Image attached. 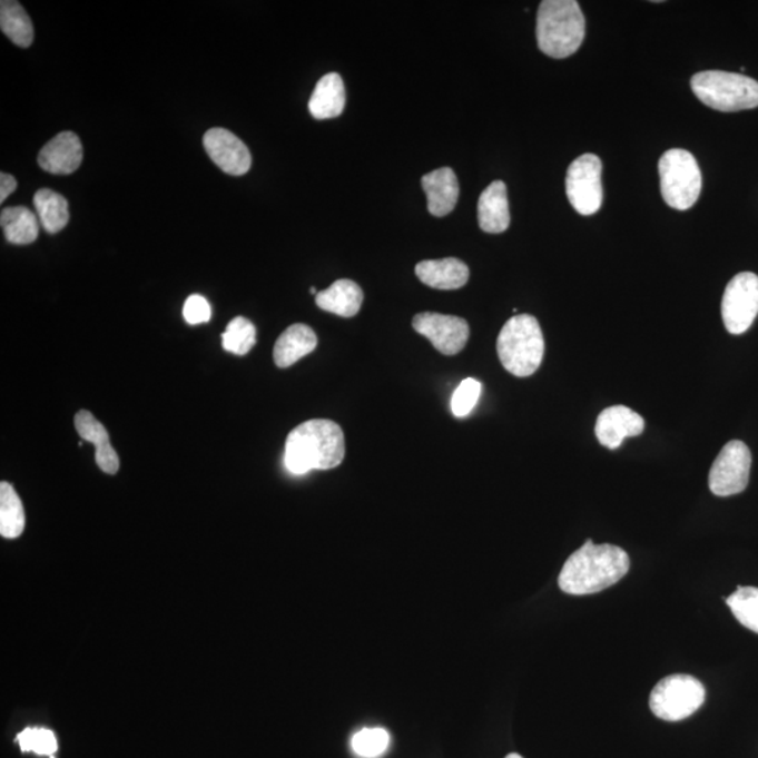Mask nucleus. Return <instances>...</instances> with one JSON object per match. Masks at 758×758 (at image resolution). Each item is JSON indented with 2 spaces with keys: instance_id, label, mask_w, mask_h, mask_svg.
<instances>
[{
  "instance_id": "1",
  "label": "nucleus",
  "mask_w": 758,
  "mask_h": 758,
  "mask_svg": "<svg viewBox=\"0 0 758 758\" xmlns=\"http://www.w3.org/2000/svg\"><path fill=\"white\" fill-rule=\"evenodd\" d=\"M629 567L631 562L622 548L595 545L588 540L564 562L558 579L559 589L572 595L600 593L620 582Z\"/></svg>"
},
{
  "instance_id": "2",
  "label": "nucleus",
  "mask_w": 758,
  "mask_h": 758,
  "mask_svg": "<svg viewBox=\"0 0 758 758\" xmlns=\"http://www.w3.org/2000/svg\"><path fill=\"white\" fill-rule=\"evenodd\" d=\"M344 455L346 445L342 427L325 419H314L288 434L284 462L294 475H304L312 470H333L342 464Z\"/></svg>"
},
{
  "instance_id": "3",
  "label": "nucleus",
  "mask_w": 758,
  "mask_h": 758,
  "mask_svg": "<svg viewBox=\"0 0 758 758\" xmlns=\"http://www.w3.org/2000/svg\"><path fill=\"white\" fill-rule=\"evenodd\" d=\"M585 21L577 0H544L536 18V41L545 56H573L582 46Z\"/></svg>"
},
{
  "instance_id": "4",
  "label": "nucleus",
  "mask_w": 758,
  "mask_h": 758,
  "mask_svg": "<svg viewBox=\"0 0 758 758\" xmlns=\"http://www.w3.org/2000/svg\"><path fill=\"white\" fill-rule=\"evenodd\" d=\"M545 341L539 321L531 315H515L505 322L498 337L500 363L510 374L525 378L540 368Z\"/></svg>"
},
{
  "instance_id": "5",
  "label": "nucleus",
  "mask_w": 758,
  "mask_h": 758,
  "mask_svg": "<svg viewBox=\"0 0 758 758\" xmlns=\"http://www.w3.org/2000/svg\"><path fill=\"white\" fill-rule=\"evenodd\" d=\"M693 95L713 110L735 112L758 107V82L741 73L703 71L691 79Z\"/></svg>"
},
{
  "instance_id": "6",
  "label": "nucleus",
  "mask_w": 758,
  "mask_h": 758,
  "mask_svg": "<svg viewBox=\"0 0 758 758\" xmlns=\"http://www.w3.org/2000/svg\"><path fill=\"white\" fill-rule=\"evenodd\" d=\"M660 191L669 207L686 211L701 195L702 176L696 158L685 149H670L659 160Z\"/></svg>"
},
{
  "instance_id": "7",
  "label": "nucleus",
  "mask_w": 758,
  "mask_h": 758,
  "mask_svg": "<svg viewBox=\"0 0 758 758\" xmlns=\"http://www.w3.org/2000/svg\"><path fill=\"white\" fill-rule=\"evenodd\" d=\"M706 698V687L696 677L673 675L656 685L650 692L649 706L659 719L679 722L696 713Z\"/></svg>"
},
{
  "instance_id": "8",
  "label": "nucleus",
  "mask_w": 758,
  "mask_h": 758,
  "mask_svg": "<svg viewBox=\"0 0 758 758\" xmlns=\"http://www.w3.org/2000/svg\"><path fill=\"white\" fill-rule=\"evenodd\" d=\"M603 164L599 156L584 154L569 166L567 175V195L569 203L582 215H593L603 204V183H601Z\"/></svg>"
},
{
  "instance_id": "9",
  "label": "nucleus",
  "mask_w": 758,
  "mask_h": 758,
  "mask_svg": "<svg viewBox=\"0 0 758 758\" xmlns=\"http://www.w3.org/2000/svg\"><path fill=\"white\" fill-rule=\"evenodd\" d=\"M751 453L741 441H729L709 472V489L717 496H734L749 485Z\"/></svg>"
},
{
  "instance_id": "10",
  "label": "nucleus",
  "mask_w": 758,
  "mask_h": 758,
  "mask_svg": "<svg viewBox=\"0 0 758 758\" xmlns=\"http://www.w3.org/2000/svg\"><path fill=\"white\" fill-rule=\"evenodd\" d=\"M758 315V276L740 273L730 279L722 298L726 331L741 335L750 329Z\"/></svg>"
},
{
  "instance_id": "11",
  "label": "nucleus",
  "mask_w": 758,
  "mask_h": 758,
  "mask_svg": "<svg viewBox=\"0 0 758 758\" xmlns=\"http://www.w3.org/2000/svg\"><path fill=\"white\" fill-rule=\"evenodd\" d=\"M413 329L427 337L444 356H455L464 351L470 338V325L459 316L423 312L413 318Z\"/></svg>"
},
{
  "instance_id": "12",
  "label": "nucleus",
  "mask_w": 758,
  "mask_h": 758,
  "mask_svg": "<svg viewBox=\"0 0 758 758\" xmlns=\"http://www.w3.org/2000/svg\"><path fill=\"white\" fill-rule=\"evenodd\" d=\"M209 158L218 168L230 176H242L249 171L252 155L244 141L225 128H211L203 139Z\"/></svg>"
},
{
  "instance_id": "13",
  "label": "nucleus",
  "mask_w": 758,
  "mask_h": 758,
  "mask_svg": "<svg viewBox=\"0 0 758 758\" xmlns=\"http://www.w3.org/2000/svg\"><path fill=\"white\" fill-rule=\"evenodd\" d=\"M643 417L627 406L607 407L597 417V439L601 445L610 450L620 449L623 440L637 437L643 433Z\"/></svg>"
},
{
  "instance_id": "14",
  "label": "nucleus",
  "mask_w": 758,
  "mask_h": 758,
  "mask_svg": "<svg viewBox=\"0 0 758 758\" xmlns=\"http://www.w3.org/2000/svg\"><path fill=\"white\" fill-rule=\"evenodd\" d=\"M83 160V147L77 134L63 131L48 141L39 154V165L51 175H71Z\"/></svg>"
},
{
  "instance_id": "15",
  "label": "nucleus",
  "mask_w": 758,
  "mask_h": 758,
  "mask_svg": "<svg viewBox=\"0 0 758 758\" xmlns=\"http://www.w3.org/2000/svg\"><path fill=\"white\" fill-rule=\"evenodd\" d=\"M75 427H77L80 439L95 445V460L100 470L109 473V475H115L120 470V459H118L116 450L111 447L110 435L104 424L89 411H80L75 416Z\"/></svg>"
},
{
  "instance_id": "16",
  "label": "nucleus",
  "mask_w": 758,
  "mask_h": 758,
  "mask_svg": "<svg viewBox=\"0 0 758 758\" xmlns=\"http://www.w3.org/2000/svg\"><path fill=\"white\" fill-rule=\"evenodd\" d=\"M422 186L427 196L429 213L434 217H445L459 203L460 185L454 170L441 168L423 176Z\"/></svg>"
},
{
  "instance_id": "17",
  "label": "nucleus",
  "mask_w": 758,
  "mask_h": 758,
  "mask_svg": "<svg viewBox=\"0 0 758 758\" xmlns=\"http://www.w3.org/2000/svg\"><path fill=\"white\" fill-rule=\"evenodd\" d=\"M478 220L486 234H502L509 228L508 187L503 181H493L483 190L478 203Z\"/></svg>"
},
{
  "instance_id": "18",
  "label": "nucleus",
  "mask_w": 758,
  "mask_h": 758,
  "mask_svg": "<svg viewBox=\"0 0 758 758\" xmlns=\"http://www.w3.org/2000/svg\"><path fill=\"white\" fill-rule=\"evenodd\" d=\"M415 272L423 284L435 289H445V292L462 288L470 279V268L456 257L421 262Z\"/></svg>"
},
{
  "instance_id": "19",
  "label": "nucleus",
  "mask_w": 758,
  "mask_h": 758,
  "mask_svg": "<svg viewBox=\"0 0 758 758\" xmlns=\"http://www.w3.org/2000/svg\"><path fill=\"white\" fill-rule=\"evenodd\" d=\"M318 346V337L308 325L295 324L282 333L274 344L273 358L279 368L292 367Z\"/></svg>"
},
{
  "instance_id": "20",
  "label": "nucleus",
  "mask_w": 758,
  "mask_h": 758,
  "mask_svg": "<svg viewBox=\"0 0 758 758\" xmlns=\"http://www.w3.org/2000/svg\"><path fill=\"white\" fill-rule=\"evenodd\" d=\"M346 106V88L341 75L326 73L316 83L309 100V112L316 120H327L342 115Z\"/></svg>"
},
{
  "instance_id": "21",
  "label": "nucleus",
  "mask_w": 758,
  "mask_h": 758,
  "mask_svg": "<svg viewBox=\"0 0 758 758\" xmlns=\"http://www.w3.org/2000/svg\"><path fill=\"white\" fill-rule=\"evenodd\" d=\"M315 299L322 311L343 316V318H353L362 308L364 294L357 283L342 278L333 283L329 288L318 293Z\"/></svg>"
},
{
  "instance_id": "22",
  "label": "nucleus",
  "mask_w": 758,
  "mask_h": 758,
  "mask_svg": "<svg viewBox=\"0 0 758 758\" xmlns=\"http://www.w3.org/2000/svg\"><path fill=\"white\" fill-rule=\"evenodd\" d=\"M4 238L12 245H30L39 238V217L27 207H8L0 214Z\"/></svg>"
},
{
  "instance_id": "23",
  "label": "nucleus",
  "mask_w": 758,
  "mask_h": 758,
  "mask_svg": "<svg viewBox=\"0 0 758 758\" xmlns=\"http://www.w3.org/2000/svg\"><path fill=\"white\" fill-rule=\"evenodd\" d=\"M37 217L48 234H57L67 227L69 207L67 198L50 188H41L33 198Z\"/></svg>"
},
{
  "instance_id": "24",
  "label": "nucleus",
  "mask_w": 758,
  "mask_h": 758,
  "mask_svg": "<svg viewBox=\"0 0 758 758\" xmlns=\"http://www.w3.org/2000/svg\"><path fill=\"white\" fill-rule=\"evenodd\" d=\"M0 29L16 46L29 48L33 45V23L21 4L14 0H3L0 3Z\"/></svg>"
},
{
  "instance_id": "25",
  "label": "nucleus",
  "mask_w": 758,
  "mask_h": 758,
  "mask_svg": "<svg viewBox=\"0 0 758 758\" xmlns=\"http://www.w3.org/2000/svg\"><path fill=\"white\" fill-rule=\"evenodd\" d=\"M24 526V508L18 492L10 483H0V534L8 540L19 539Z\"/></svg>"
},
{
  "instance_id": "26",
  "label": "nucleus",
  "mask_w": 758,
  "mask_h": 758,
  "mask_svg": "<svg viewBox=\"0 0 758 758\" xmlns=\"http://www.w3.org/2000/svg\"><path fill=\"white\" fill-rule=\"evenodd\" d=\"M256 344V327L244 316H236L223 333L224 351L245 356Z\"/></svg>"
},
{
  "instance_id": "27",
  "label": "nucleus",
  "mask_w": 758,
  "mask_h": 758,
  "mask_svg": "<svg viewBox=\"0 0 758 758\" xmlns=\"http://www.w3.org/2000/svg\"><path fill=\"white\" fill-rule=\"evenodd\" d=\"M725 600L736 620L750 631L758 633V589L738 588Z\"/></svg>"
},
{
  "instance_id": "28",
  "label": "nucleus",
  "mask_w": 758,
  "mask_h": 758,
  "mask_svg": "<svg viewBox=\"0 0 758 758\" xmlns=\"http://www.w3.org/2000/svg\"><path fill=\"white\" fill-rule=\"evenodd\" d=\"M391 744V736L383 728L360 730L353 736L352 746L357 756L376 758L383 756Z\"/></svg>"
},
{
  "instance_id": "29",
  "label": "nucleus",
  "mask_w": 758,
  "mask_h": 758,
  "mask_svg": "<svg viewBox=\"0 0 758 758\" xmlns=\"http://www.w3.org/2000/svg\"><path fill=\"white\" fill-rule=\"evenodd\" d=\"M21 751L36 752L39 756L53 757L58 750V741L52 730L46 728H27L16 738Z\"/></svg>"
},
{
  "instance_id": "30",
  "label": "nucleus",
  "mask_w": 758,
  "mask_h": 758,
  "mask_svg": "<svg viewBox=\"0 0 758 758\" xmlns=\"http://www.w3.org/2000/svg\"><path fill=\"white\" fill-rule=\"evenodd\" d=\"M482 392V384L480 381L466 378L462 381L459 388L455 390L453 401H451V408L456 417H465L470 415L473 407L480 401Z\"/></svg>"
},
{
  "instance_id": "31",
  "label": "nucleus",
  "mask_w": 758,
  "mask_h": 758,
  "mask_svg": "<svg viewBox=\"0 0 758 758\" xmlns=\"http://www.w3.org/2000/svg\"><path fill=\"white\" fill-rule=\"evenodd\" d=\"M183 316L187 324L200 325L211 319V305L203 295H190L183 306Z\"/></svg>"
},
{
  "instance_id": "32",
  "label": "nucleus",
  "mask_w": 758,
  "mask_h": 758,
  "mask_svg": "<svg viewBox=\"0 0 758 758\" xmlns=\"http://www.w3.org/2000/svg\"><path fill=\"white\" fill-rule=\"evenodd\" d=\"M16 188H18V181L12 175L0 174V203H4Z\"/></svg>"
},
{
  "instance_id": "33",
  "label": "nucleus",
  "mask_w": 758,
  "mask_h": 758,
  "mask_svg": "<svg viewBox=\"0 0 758 758\" xmlns=\"http://www.w3.org/2000/svg\"><path fill=\"white\" fill-rule=\"evenodd\" d=\"M505 758H523V757H521L520 755H518V752H512V755H509V756L505 757Z\"/></svg>"
}]
</instances>
